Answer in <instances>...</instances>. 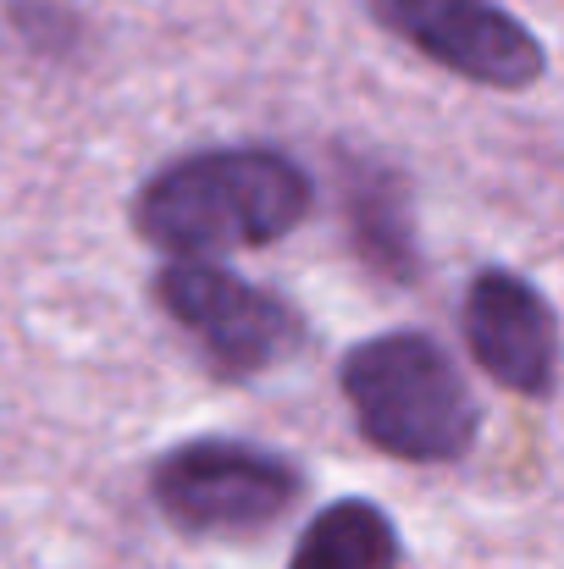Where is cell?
I'll return each mask as SVG.
<instances>
[{"label":"cell","mask_w":564,"mask_h":569,"mask_svg":"<svg viewBox=\"0 0 564 569\" xmlns=\"http://www.w3.org/2000/svg\"><path fill=\"white\" fill-rule=\"evenodd\" d=\"M344 398L382 453L409 465L465 459L476 442V398L454 360L420 332H382L344 360Z\"/></svg>","instance_id":"2"},{"label":"cell","mask_w":564,"mask_h":569,"mask_svg":"<svg viewBox=\"0 0 564 569\" xmlns=\"http://www.w3.org/2000/svg\"><path fill=\"white\" fill-rule=\"evenodd\" d=\"M310 172L283 150L232 144L161 167L133 204V227L172 260H221L266 249L310 216Z\"/></svg>","instance_id":"1"},{"label":"cell","mask_w":564,"mask_h":569,"mask_svg":"<svg viewBox=\"0 0 564 569\" xmlns=\"http://www.w3.org/2000/svg\"><path fill=\"white\" fill-rule=\"evenodd\" d=\"M150 498L188 537H249L299 503V470L255 442L199 437L150 470Z\"/></svg>","instance_id":"3"},{"label":"cell","mask_w":564,"mask_h":569,"mask_svg":"<svg viewBox=\"0 0 564 569\" xmlns=\"http://www.w3.org/2000/svg\"><path fill=\"white\" fill-rule=\"evenodd\" d=\"M156 305L205 349L221 377H255L299 349V316L216 260H172L156 277Z\"/></svg>","instance_id":"4"},{"label":"cell","mask_w":564,"mask_h":569,"mask_svg":"<svg viewBox=\"0 0 564 569\" xmlns=\"http://www.w3.org/2000/svg\"><path fill=\"white\" fill-rule=\"evenodd\" d=\"M366 6L393 39H404L409 50H420L426 61H437L465 83L526 89L548 67L537 33L498 0H366Z\"/></svg>","instance_id":"5"},{"label":"cell","mask_w":564,"mask_h":569,"mask_svg":"<svg viewBox=\"0 0 564 569\" xmlns=\"http://www.w3.org/2000/svg\"><path fill=\"white\" fill-rule=\"evenodd\" d=\"M465 343L498 387L543 398L560 381V316L515 271H482L465 293Z\"/></svg>","instance_id":"6"},{"label":"cell","mask_w":564,"mask_h":569,"mask_svg":"<svg viewBox=\"0 0 564 569\" xmlns=\"http://www.w3.org/2000/svg\"><path fill=\"white\" fill-rule=\"evenodd\" d=\"M288 569H398V531L366 498L327 503L305 526Z\"/></svg>","instance_id":"7"}]
</instances>
